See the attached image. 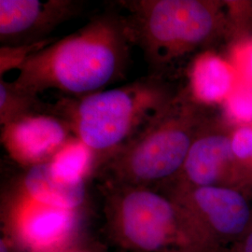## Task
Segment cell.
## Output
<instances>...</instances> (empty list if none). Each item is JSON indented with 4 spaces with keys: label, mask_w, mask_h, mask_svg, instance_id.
<instances>
[{
    "label": "cell",
    "mask_w": 252,
    "mask_h": 252,
    "mask_svg": "<svg viewBox=\"0 0 252 252\" xmlns=\"http://www.w3.org/2000/svg\"><path fill=\"white\" fill-rule=\"evenodd\" d=\"M132 46L125 15L106 10L32 54L12 82L34 95L48 90L67 97L88 95L126 77Z\"/></svg>",
    "instance_id": "1"
},
{
    "label": "cell",
    "mask_w": 252,
    "mask_h": 252,
    "mask_svg": "<svg viewBox=\"0 0 252 252\" xmlns=\"http://www.w3.org/2000/svg\"><path fill=\"white\" fill-rule=\"evenodd\" d=\"M126 24L134 46L142 51L151 73L168 70L210 50L231 33L230 2L215 0H124Z\"/></svg>",
    "instance_id": "2"
},
{
    "label": "cell",
    "mask_w": 252,
    "mask_h": 252,
    "mask_svg": "<svg viewBox=\"0 0 252 252\" xmlns=\"http://www.w3.org/2000/svg\"><path fill=\"white\" fill-rule=\"evenodd\" d=\"M179 93L167 77L150 73L116 88L81 97L63 96L51 112L64 120L73 135L90 148L97 172L151 125Z\"/></svg>",
    "instance_id": "3"
},
{
    "label": "cell",
    "mask_w": 252,
    "mask_h": 252,
    "mask_svg": "<svg viewBox=\"0 0 252 252\" xmlns=\"http://www.w3.org/2000/svg\"><path fill=\"white\" fill-rule=\"evenodd\" d=\"M210 117L186 89L97 173L103 184L150 187L179 174L202 126Z\"/></svg>",
    "instance_id": "4"
},
{
    "label": "cell",
    "mask_w": 252,
    "mask_h": 252,
    "mask_svg": "<svg viewBox=\"0 0 252 252\" xmlns=\"http://www.w3.org/2000/svg\"><path fill=\"white\" fill-rule=\"evenodd\" d=\"M106 230L127 252H165L180 241V210L150 187L102 184Z\"/></svg>",
    "instance_id": "5"
},
{
    "label": "cell",
    "mask_w": 252,
    "mask_h": 252,
    "mask_svg": "<svg viewBox=\"0 0 252 252\" xmlns=\"http://www.w3.org/2000/svg\"><path fill=\"white\" fill-rule=\"evenodd\" d=\"M3 214L13 239L29 252H44L73 242L81 209L52 207L31 198L15 184L5 195Z\"/></svg>",
    "instance_id": "6"
},
{
    "label": "cell",
    "mask_w": 252,
    "mask_h": 252,
    "mask_svg": "<svg viewBox=\"0 0 252 252\" xmlns=\"http://www.w3.org/2000/svg\"><path fill=\"white\" fill-rule=\"evenodd\" d=\"M82 6L75 0H0L1 46L47 40L57 27L77 17Z\"/></svg>",
    "instance_id": "7"
},
{
    "label": "cell",
    "mask_w": 252,
    "mask_h": 252,
    "mask_svg": "<svg viewBox=\"0 0 252 252\" xmlns=\"http://www.w3.org/2000/svg\"><path fill=\"white\" fill-rule=\"evenodd\" d=\"M73 135L62 118L43 112L3 126L1 142L11 159L30 167L49 162Z\"/></svg>",
    "instance_id": "8"
},
{
    "label": "cell",
    "mask_w": 252,
    "mask_h": 252,
    "mask_svg": "<svg viewBox=\"0 0 252 252\" xmlns=\"http://www.w3.org/2000/svg\"><path fill=\"white\" fill-rule=\"evenodd\" d=\"M232 128L222 117H209L202 126L180 172L190 187L218 186L228 165L236 162L231 148Z\"/></svg>",
    "instance_id": "9"
},
{
    "label": "cell",
    "mask_w": 252,
    "mask_h": 252,
    "mask_svg": "<svg viewBox=\"0 0 252 252\" xmlns=\"http://www.w3.org/2000/svg\"><path fill=\"white\" fill-rule=\"evenodd\" d=\"M189 97L202 107L222 106L236 87L240 75L233 62L213 50L190 59L187 68Z\"/></svg>",
    "instance_id": "10"
},
{
    "label": "cell",
    "mask_w": 252,
    "mask_h": 252,
    "mask_svg": "<svg viewBox=\"0 0 252 252\" xmlns=\"http://www.w3.org/2000/svg\"><path fill=\"white\" fill-rule=\"evenodd\" d=\"M188 198L210 224L221 233H238L249 220V206L243 196L234 189L220 186L190 187Z\"/></svg>",
    "instance_id": "11"
},
{
    "label": "cell",
    "mask_w": 252,
    "mask_h": 252,
    "mask_svg": "<svg viewBox=\"0 0 252 252\" xmlns=\"http://www.w3.org/2000/svg\"><path fill=\"white\" fill-rule=\"evenodd\" d=\"M16 185L31 198L52 207L78 210L87 199L86 180H63L54 174L50 162L28 167Z\"/></svg>",
    "instance_id": "12"
},
{
    "label": "cell",
    "mask_w": 252,
    "mask_h": 252,
    "mask_svg": "<svg viewBox=\"0 0 252 252\" xmlns=\"http://www.w3.org/2000/svg\"><path fill=\"white\" fill-rule=\"evenodd\" d=\"M54 174L69 181L86 180L95 172V160L90 148L75 135L49 161Z\"/></svg>",
    "instance_id": "13"
},
{
    "label": "cell",
    "mask_w": 252,
    "mask_h": 252,
    "mask_svg": "<svg viewBox=\"0 0 252 252\" xmlns=\"http://www.w3.org/2000/svg\"><path fill=\"white\" fill-rule=\"evenodd\" d=\"M38 95L19 89L13 82L0 80V125L8 126L22 118L45 112Z\"/></svg>",
    "instance_id": "14"
},
{
    "label": "cell",
    "mask_w": 252,
    "mask_h": 252,
    "mask_svg": "<svg viewBox=\"0 0 252 252\" xmlns=\"http://www.w3.org/2000/svg\"><path fill=\"white\" fill-rule=\"evenodd\" d=\"M222 118L230 126L252 124V82L240 76L233 93L223 103Z\"/></svg>",
    "instance_id": "15"
},
{
    "label": "cell",
    "mask_w": 252,
    "mask_h": 252,
    "mask_svg": "<svg viewBox=\"0 0 252 252\" xmlns=\"http://www.w3.org/2000/svg\"><path fill=\"white\" fill-rule=\"evenodd\" d=\"M54 38H49L44 41L30 45L1 46L0 48V78L12 69H20L27 62L28 58L40 51L44 47L54 41Z\"/></svg>",
    "instance_id": "16"
},
{
    "label": "cell",
    "mask_w": 252,
    "mask_h": 252,
    "mask_svg": "<svg viewBox=\"0 0 252 252\" xmlns=\"http://www.w3.org/2000/svg\"><path fill=\"white\" fill-rule=\"evenodd\" d=\"M231 148L235 161L252 163V124L233 126Z\"/></svg>",
    "instance_id": "17"
},
{
    "label": "cell",
    "mask_w": 252,
    "mask_h": 252,
    "mask_svg": "<svg viewBox=\"0 0 252 252\" xmlns=\"http://www.w3.org/2000/svg\"><path fill=\"white\" fill-rule=\"evenodd\" d=\"M233 63L242 78L252 82V38L235 46Z\"/></svg>",
    "instance_id": "18"
},
{
    "label": "cell",
    "mask_w": 252,
    "mask_h": 252,
    "mask_svg": "<svg viewBox=\"0 0 252 252\" xmlns=\"http://www.w3.org/2000/svg\"><path fill=\"white\" fill-rule=\"evenodd\" d=\"M44 252H108L105 248L95 244L81 243L71 242L63 247L54 249Z\"/></svg>",
    "instance_id": "19"
},
{
    "label": "cell",
    "mask_w": 252,
    "mask_h": 252,
    "mask_svg": "<svg viewBox=\"0 0 252 252\" xmlns=\"http://www.w3.org/2000/svg\"><path fill=\"white\" fill-rule=\"evenodd\" d=\"M9 244L10 241H8L6 237H2L0 241V252H10Z\"/></svg>",
    "instance_id": "20"
},
{
    "label": "cell",
    "mask_w": 252,
    "mask_h": 252,
    "mask_svg": "<svg viewBox=\"0 0 252 252\" xmlns=\"http://www.w3.org/2000/svg\"><path fill=\"white\" fill-rule=\"evenodd\" d=\"M246 252H252V234L248 239L247 246H246Z\"/></svg>",
    "instance_id": "21"
}]
</instances>
